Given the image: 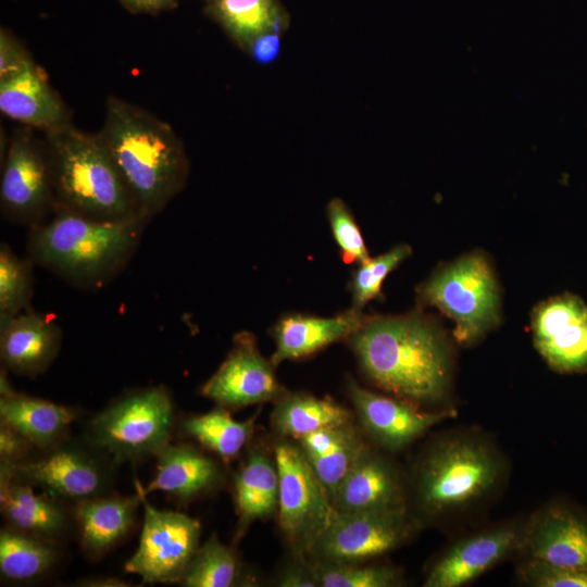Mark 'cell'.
Masks as SVG:
<instances>
[{"mask_svg":"<svg viewBox=\"0 0 587 587\" xmlns=\"http://www.w3.org/2000/svg\"><path fill=\"white\" fill-rule=\"evenodd\" d=\"M509 463L477 428H455L429 440L408 475L409 511L421 525H442L488 504L502 489Z\"/></svg>","mask_w":587,"mask_h":587,"instance_id":"cell-1","label":"cell"},{"mask_svg":"<svg viewBox=\"0 0 587 587\" xmlns=\"http://www.w3.org/2000/svg\"><path fill=\"white\" fill-rule=\"evenodd\" d=\"M376 387L421 408L445 407L453 374L452 349L439 328L416 314L363 316L347 339Z\"/></svg>","mask_w":587,"mask_h":587,"instance_id":"cell-2","label":"cell"},{"mask_svg":"<svg viewBox=\"0 0 587 587\" xmlns=\"http://www.w3.org/2000/svg\"><path fill=\"white\" fill-rule=\"evenodd\" d=\"M98 135L147 222L186 185L189 163L183 141L168 123L146 109L108 97Z\"/></svg>","mask_w":587,"mask_h":587,"instance_id":"cell-3","label":"cell"},{"mask_svg":"<svg viewBox=\"0 0 587 587\" xmlns=\"http://www.w3.org/2000/svg\"><path fill=\"white\" fill-rule=\"evenodd\" d=\"M146 224L101 221L57 207L30 227L28 258L74 286L100 288L132 259Z\"/></svg>","mask_w":587,"mask_h":587,"instance_id":"cell-4","label":"cell"},{"mask_svg":"<svg viewBox=\"0 0 587 587\" xmlns=\"http://www.w3.org/2000/svg\"><path fill=\"white\" fill-rule=\"evenodd\" d=\"M45 133L58 208L101 221L148 223L98 133L71 123Z\"/></svg>","mask_w":587,"mask_h":587,"instance_id":"cell-5","label":"cell"},{"mask_svg":"<svg viewBox=\"0 0 587 587\" xmlns=\"http://www.w3.org/2000/svg\"><path fill=\"white\" fill-rule=\"evenodd\" d=\"M174 404L164 386L124 395L89 423V442L114 463L154 455L170 442Z\"/></svg>","mask_w":587,"mask_h":587,"instance_id":"cell-6","label":"cell"},{"mask_svg":"<svg viewBox=\"0 0 587 587\" xmlns=\"http://www.w3.org/2000/svg\"><path fill=\"white\" fill-rule=\"evenodd\" d=\"M420 296L453 320L455 338L463 345L478 340L498 321L497 280L488 260L477 252L438 270L422 285Z\"/></svg>","mask_w":587,"mask_h":587,"instance_id":"cell-7","label":"cell"},{"mask_svg":"<svg viewBox=\"0 0 587 587\" xmlns=\"http://www.w3.org/2000/svg\"><path fill=\"white\" fill-rule=\"evenodd\" d=\"M279 492L277 516L295 557H307L330 522L335 509L298 444L280 437L274 444Z\"/></svg>","mask_w":587,"mask_h":587,"instance_id":"cell-8","label":"cell"},{"mask_svg":"<svg viewBox=\"0 0 587 587\" xmlns=\"http://www.w3.org/2000/svg\"><path fill=\"white\" fill-rule=\"evenodd\" d=\"M114 462L92 446L67 438L36 459L11 464L13 477L37 486L55 499L79 501L107 495Z\"/></svg>","mask_w":587,"mask_h":587,"instance_id":"cell-9","label":"cell"},{"mask_svg":"<svg viewBox=\"0 0 587 587\" xmlns=\"http://www.w3.org/2000/svg\"><path fill=\"white\" fill-rule=\"evenodd\" d=\"M420 524L410 512H337L307 559L359 564L390 552L410 539Z\"/></svg>","mask_w":587,"mask_h":587,"instance_id":"cell-10","label":"cell"},{"mask_svg":"<svg viewBox=\"0 0 587 587\" xmlns=\"http://www.w3.org/2000/svg\"><path fill=\"white\" fill-rule=\"evenodd\" d=\"M145 508L137 551L125 563V571L143 583H179L199 547L201 526L184 513L158 510L146 499L142 485L135 480Z\"/></svg>","mask_w":587,"mask_h":587,"instance_id":"cell-11","label":"cell"},{"mask_svg":"<svg viewBox=\"0 0 587 587\" xmlns=\"http://www.w3.org/2000/svg\"><path fill=\"white\" fill-rule=\"evenodd\" d=\"M0 203L5 218L29 227L48 220L57 208L47 147L27 128L17 130L9 142Z\"/></svg>","mask_w":587,"mask_h":587,"instance_id":"cell-12","label":"cell"},{"mask_svg":"<svg viewBox=\"0 0 587 587\" xmlns=\"http://www.w3.org/2000/svg\"><path fill=\"white\" fill-rule=\"evenodd\" d=\"M526 520L491 525L450 544L427 570L425 587H461L520 553Z\"/></svg>","mask_w":587,"mask_h":587,"instance_id":"cell-13","label":"cell"},{"mask_svg":"<svg viewBox=\"0 0 587 587\" xmlns=\"http://www.w3.org/2000/svg\"><path fill=\"white\" fill-rule=\"evenodd\" d=\"M274 369L262 355L254 335L242 330L234 336L227 357L200 391L226 409L276 401L286 389Z\"/></svg>","mask_w":587,"mask_h":587,"instance_id":"cell-14","label":"cell"},{"mask_svg":"<svg viewBox=\"0 0 587 587\" xmlns=\"http://www.w3.org/2000/svg\"><path fill=\"white\" fill-rule=\"evenodd\" d=\"M347 394L363 432L384 450L405 449L433 426L455 415L454 409L425 410L397 397H387L347 380Z\"/></svg>","mask_w":587,"mask_h":587,"instance_id":"cell-15","label":"cell"},{"mask_svg":"<svg viewBox=\"0 0 587 587\" xmlns=\"http://www.w3.org/2000/svg\"><path fill=\"white\" fill-rule=\"evenodd\" d=\"M333 505L337 512H410L408 475L366 445L338 486Z\"/></svg>","mask_w":587,"mask_h":587,"instance_id":"cell-16","label":"cell"},{"mask_svg":"<svg viewBox=\"0 0 587 587\" xmlns=\"http://www.w3.org/2000/svg\"><path fill=\"white\" fill-rule=\"evenodd\" d=\"M534 341L550 367L560 373L587 371V305L561 295L540 303L533 314Z\"/></svg>","mask_w":587,"mask_h":587,"instance_id":"cell-17","label":"cell"},{"mask_svg":"<svg viewBox=\"0 0 587 587\" xmlns=\"http://www.w3.org/2000/svg\"><path fill=\"white\" fill-rule=\"evenodd\" d=\"M520 553L524 559L587 570V516L563 503L541 507L526 520Z\"/></svg>","mask_w":587,"mask_h":587,"instance_id":"cell-18","label":"cell"},{"mask_svg":"<svg viewBox=\"0 0 587 587\" xmlns=\"http://www.w3.org/2000/svg\"><path fill=\"white\" fill-rule=\"evenodd\" d=\"M62 330L48 314L25 310L0 325L2 366L17 375L43 373L61 348Z\"/></svg>","mask_w":587,"mask_h":587,"instance_id":"cell-19","label":"cell"},{"mask_svg":"<svg viewBox=\"0 0 587 587\" xmlns=\"http://www.w3.org/2000/svg\"><path fill=\"white\" fill-rule=\"evenodd\" d=\"M0 110L14 121L45 132L71 123L67 107L34 61L0 78Z\"/></svg>","mask_w":587,"mask_h":587,"instance_id":"cell-20","label":"cell"},{"mask_svg":"<svg viewBox=\"0 0 587 587\" xmlns=\"http://www.w3.org/2000/svg\"><path fill=\"white\" fill-rule=\"evenodd\" d=\"M155 458L154 475L143 487L146 495L163 491L188 503L213 490L223 479L218 463L190 445L168 442Z\"/></svg>","mask_w":587,"mask_h":587,"instance_id":"cell-21","label":"cell"},{"mask_svg":"<svg viewBox=\"0 0 587 587\" xmlns=\"http://www.w3.org/2000/svg\"><path fill=\"white\" fill-rule=\"evenodd\" d=\"M0 507L9 527L55 542L68 529L64 508L50 495L13 477L12 465L0 462Z\"/></svg>","mask_w":587,"mask_h":587,"instance_id":"cell-22","label":"cell"},{"mask_svg":"<svg viewBox=\"0 0 587 587\" xmlns=\"http://www.w3.org/2000/svg\"><path fill=\"white\" fill-rule=\"evenodd\" d=\"M363 316L352 308L332 317L285 315L272 328L276 349L270 360L277 366L283 361L302 359L334 342L347 340Z\"/></svg>","mask_w":587,"mask_h":587,"instance_id":"cell-23","label":"cell"},{"mask_svg":"<svg viewBox=\"0 0 587 587\" xmlns=\"http://www.w3.org/2000/svg\"><path fill=\"white\" fill-rule=\"evenodd\" d=\"M141 497L102 495L75 503L82 549L89 558L108 552L132 529Z\"/></svg>","mask_w":587,"mask_h":587,"instance_id":"cell-24","label":"cell"},{"mask_svg":"<svg viewBox=\"0 0 587 587\" xmlns=\"http://www.w3.org/2000/svg\"><path fill=\"white\" fill-rule=\"evenodd\" d=\"M77 413L73 408L16 391L0 398V421L45 451L66 438Z\"/></svg>","mask_w":587,"mask_h":587,"instance_id":"cell-25","label":"cell"},{"mask_svg":"<svg viewBox=\"0 0 587 587\" xmlns=\"http://www.w3.org/2000/svg\"><path fill=\"white\" fill-rule=\"evenodd\" d=\"M279 478L275 459L260 448L249 451L234 477V496L238 515L235 541L249 526L277 511Z\"/></svg>","mask_w":587,"mask_h":587,"instance_id":"cell-26","label":"cell"},{"mask_svg":"<svg viewBox=\"0 0 587 587\" xmlns=\"http://www.w3.org/2000/svg\"><path fill=\"white\" fill-rule=\"evenodd\" d=\"M204 1L205 13L245 51L262 34L289 27V14L279 0Z\"/></svg>","mask_w":587,"mask_h":587,"instance_id":"cell-27","label":"cell"},{"mask_svg":"<svg viewBox=\"0 0 587 587\" xmlns=\"http://www.w3.org/2000/svg\"><path fill=\"white\" fill-rule=\"evenodd\" d=\"M274 402L271 424L280 437L299 439L322 428L352 422V414L329 398L286 390Z\"/></svg>","mask_w":587,"mask_h":587,"instance_id":"cell-28","label":"cell"},{"mask_svg":"<svg viewBox=\"0 0 587 587\" xmlns=\"http://www.w3.org/2000/svg\"><path fill=\"white\" fill-rule=\"evenodd\" d=\"M257 415L236 421L228 409L217 405L203 414L187 416L182 422L184 433L224 462L235 459L250 441Z\"/></svg>","mask_w":587,"mask_h":587,"instance_id":"cell-29","label":"cell"},{"mask_svg":"<svg viewBox=\"0 0 587 587\" xmlns=\"http://www.w3.org/2000/svg\"><path fill=\"white\" fill-rule=\"evenodd\" d=\"M55 542L20 532L12 527L0 533V572L14 582L39 577L55 563Z\"/></svg>","mask_w":587,"mask_h":587,"instance_id":"cell-30","label":"cell"},{"mask_svg":"<svg viewBox=\"0 0 587 587\" xmlns=\"http://www.w3.org/2000/svg\"><path fill=\"white\" fill-rule=\"evenodd\" d=\"M239 575V561L234 550L213 534L199 546L179 582L186 587H229Z\"/></svg>","mask_w":587,"mask_h":587,"instance_id":"cell-31","label":"cell"},{"mask_svg":"<svg viewBox=\"0 0 587 587\" xmlns=\"http://www.w3.org/2000/svg\"><path fill=\"white\" fill-rule=\"evenodd\" d=\"M7 242L0 246V325L29 309L33 297V265Z\"/></svg>","mask_w":587,"mask_h":587,"instance_id":"cell-32","label":"cell"},{"mask_svg":"<svg viewBox=\"0 0 587 587\" xmlns=\"http://www.w3.org/2000/svg\"><path fill=\"white\" fill-rule=\"evenodd\" d=\"M310 561L319 587H396L404 584L403 573L394 566Z\"/></svg>","mask_w":587,"mask_h":587,"instance_id":"cell-33","label":"cell"},{"mask_svg":"<svg viewBox=\"0 0 587 587\" xmlns=\"http://www.w3.org/2000/svg\"><path fill=\"white\" fill-rule=\"evenodd\" d=\"M410 253L411 248L408 245H398L384 254L359 263L350 282L351 308L362 312L369 301L380 295L382 285L387 275Z\"/></svg>","mask_w":587,"mask_h":587,"instance_id":"cell-34","label":"cell"},{"mask_svg":"<svg viewBox=\"0 0 587 587\" xmlns=\"http://www.w3.org/2000/svg\"><path fill=\"white\" fill-rule=\"evenodd\" d=\"M367 444L355 428L342 442L324 454L308 460L317 478L332 499L350 470L351 465Z\"/></svg>","mask_w":587,"mask_h":587,"instance_id":"cell-35","label":"cell"},{"mask_svg":"<svg viewBox=\"0 0 587 587\" xmlns=\"http://www.w3.org/2000/svg\"><path fill=\"white\" fill-rule=\"evenodd\" d=\"M326 212L342 261L351 264L369 260L363 236L347 204L341 199L334 198L328 202Z\"/></svg>","mask_w":587,"mask_h":587,"instance_id":"cell-36","label":"cell"},{"mask_svg":"<svg viewBox=\"0 0 587 587\" xmlns=\"http://www.w3.org/2000/svg\"><path fill=\"white\" fill-rule=\"evenodd\" d=\"M519 579L532 587H587V570L551 565L524 559L516 571Z\"/></svg>","mask_w":587,"mask_h":587,"instance_id":"cell-37","label":"cell"},{"mask_svg":"<svg viewBox=\"0 0 587 587\" xmlns=\"http://www.w3.org/2000/svg\"><path fill=\"white\" fill-rule=\"evenodd\" d=\"M34 60L21 41L7 28L0 30V78L27 66Z\"/></svg>","mask_w":587,"mask_h":587,"instance_id":"cell-38","label":"cell"},{"mask_svg":"<svg viewBox=\"0 0 587 587\" xmlns=\"http://www.w3.org/2000/svg\"><path fill=\"white\" fill-rule=\"evenodd\" d=\"M34 446L24 436L0 424V462L15 464L25 459Z\"/></svg>","mask_w":587,"mask_h":587,"instance_id":"cell-39","label":"cell"},{"mask_svg":"<svg viewBox=\"0 0 587 587\" xmlns=\"http://www.w3.org/2000/svg\"><path fill=\"white\" fill-rule=\"evenodd\" d=\"M275 585L280 587H319L312 563L304 557H297L296 562L283 567L277 575Z\"/></svg>","mask_w":587,"mask_h":587,"instance_id":"cell-40","label":"cell"},{"mask_svg":"<svg viewBox=\"0 0 587 587\" xmlns=\"http://www.w3.org/2000/svg\"><path fill=\"white\" fill-rule=\"evenodd\" d=\"M279 30H272L257 37L247 48L252 60L260 65L275 62L282 50V35Z\"/></svg>","mask_w":587,"mask_h":587,"instance_id":"cell-41","label":"cell"},{"mask_svg":"<svg viewBox=\"0 0 587 587\" xmlns=\"http://www.w3.org/2000/svg\"><path fill=\"white\" fill-rule=\"evenodd\" d=\"M133 14H157L174 9L179 0H118Z\"/></svg>","mask_w":587,"mask_h":587,"instance_id":"cell-42","label":"cell"},{"mask_svg":"<svg viewBox=\"0 0 587 587\" xmlns=\"http://www.w3.org/2000/svg\"><path fill=\"white\" fill-rule=\"evenodd\" d=\"M80 586H97V587H120L128 586L127 582L112 577H98L82 580Z\"/></svg>","mask_w":587,"mask_h":587,"instance_id":"cell-43","label":"cell"}]
</instances>
